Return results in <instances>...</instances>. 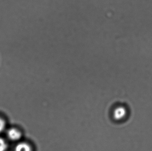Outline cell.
Segmentation results:
<instances>
[{"mask_svg": "<svg viewBox=\"0 0 152 151\" xmlns=\"http://www.w3.org/2000/svg\"><path fill=\"white\" fill-rule=\"evenodd\" d=\"M7 137L13 141H17L21 137V133L16 128H11L7 131Z\"/></svg>", "mask_w": 152, "mask_h": 151, "instance_id": "2", "label": "cell"}, {"mask_svg": "<svg viewBox=\"0 0 152 151\" xmlns=\"http://www.w3.org/2000/svg\"><path fill=\"white\" fill-rule=\"evenodd\" d=\"M127 113V111L125 107L118 106L114 109L112 113V116L114 120L120 121L125 118Z\"/></svg>", "mask_w": 152, "mask_h": 151, "instance_id": "1", "label": "cell"}, {"mask_svg": "<svg viewBox=\"0 0 152 151\" xmlns=\"http://www.w3.org/2000/svg\"><path fill=\"white\" fill-rule=\"evenodd\" d=\"M15 151H32V148L29 143L21 142L16 146Z\"/></svg>", "mask_w": 152, "mask_h": 151, "instance_id": "3", "label": "cell"}, {"mask_svg": "<svg viewBox=\"0 0 152 151\" xmlns=\"http://www.w3.org/2000/svg\"><path fill=\"white\" fill-rule=\"evenodd\" d=\"M5 126V123L2 118H0V133L4 130Z\"/></svg>", "mask_w": 152, "mask_h": 151, "instance_id": "5", "label": "cell"}, {"mask_svg": "<svg viewBox=\"0 0 152 151\" xmlns=\"http://www.w3.org/2000/svg\"><path fill=\"white\" fill-rule=\"evenodd\" d=\"M7 144L4 139L0 138V151H5L7 149Z\"/></svg>", "mask_w": 152, "mask_h": 151, "instance_id": "4", "label": "cell"}]
</instances>
